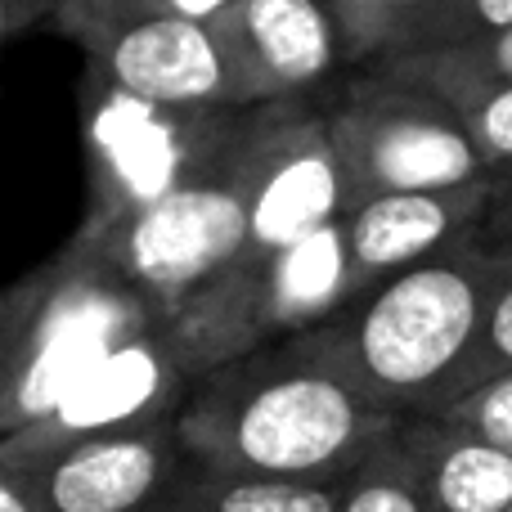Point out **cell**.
<instances>
[{
	"label": "cell",
	"mask_w": 512,
	"mask_h": 512,
	"mask_svg": "<svg viewBox=\"0 0 512 512\" xmlns=\"http://www.w3.org/2000/svg\"><path fill=\"white\" fill-rule=\"evenodd\" d=\"M176 427L207 468L270 481H342L396 432L400 414L364 396L301 333L198 378Z\"/></svg>",
	"instance_id": "6da1fadb"
},
{
	"label": "cell",
	"mask_w": 512,
	"mask_h": 512,
	"mask_svg": "<svg viewBox=\"0 0 512 512\" xmlns=\"http://www.w3.org/2000/svg\"><path fill=\"white\" fill-rule=\"evenodd\" d=\"M504 252L481 234L373 283L342 315L310 328V346L382 409L441 414L454 373L481 333Z\"/></svg>",
	"instance_id": "7a4b0ae2"
},
{
	"label": "cell",
	"mask_w": 512,
	"mask_h": 512,
	"mask_svg": "<svg viewBox=\"0 0 512 512\" xmlns=\"http://www.w3.org/2000/svg\"><path fill=\"white\" fill-rule=\"evenodd\" d=\"M158 324L167 315L72 234L0 306V436L41 423L95 364Z\"/></svg>",
	"instance_id": "3957f363"
},
{
	"label": "cell",
	"mask_w": 512,
	"mask_h": 512,
	"mask_svg": "<svg viewBox=\"0 0 512 512\" xmlns=\"http://www.w3.org/2000/svg\"><path fill=\"white\" fill-rule=\"evenodd\" d=\"M256 104H153L86 72L81 140L90 171L86 221H117L176 189L239 167Z\"/></svg>",
	"instance_id": "277c9868"
},
{
	"label": "cell",
	"mask_w": 512,
	"mask_h": 512,
	"mask_svg": "<svg viewBox=\"0 0 512 512\" xmlns=\"http://www.w3.org/2000/svg\"><path fill=\"white\" fill-rule=\"evenodd\" d=\"M360 297L355 265L346 248V225L333 221L279 252H248L198 288L167 319L194 378L261 346L288 342L328 324Z\"/></svg>",
	"instance_id": "5b68a950"
},
{
	"label": "cell",
	"mask_w": 512,
	"mask_h": 512,
	"mask_svg": "<svg viewBox=\"0 0 512 512\" xmlns=\"http://www.w3.org/2000/svg\"><path fill=\"white\" fill-rule=\"evenodd\" d=\"M328 122L351 207L382 194L454 189L490 176L463 117L436 90L382 68H351L328 90Z\"/></svg>",
	"instance_id": "8992f818"
},
{
	"label": "cell",
	"mask_w": 512,
	"mask_h": 512,
	"mask_svg": "<svg viewBox=\"0 0 512 512\" xmlns=\"http://www.w3.org/2000/svg\"><path fill=\"white\" fill-rule=\"evenodd\" d=\"M77 239L171 319L198 288L248 256L252 221L239 167L176 189L144 212L81 221Z\"/></svg>",
	"instance_id": "52a82bcc"
},
{
	"label": "cell",
	"mask_w": 512,
	"mask_h": 512,
	"mask_svg": "<svg viewBox=\"0 0 512 512\" xmlns=\"http://www.w3.org/2000/svg\"><path fill=\"white\" fill-rule=\"evenodd\" d=\"M81 45L86 72L153 104H239L234 68L212 23L162 0H68L54 18Z\"/></svg>",
	"instance_id": "ba28073f"
},
{
	"label": "cell",
	"mask_w": 512,
	"mask_h": 512,
	"mask_svg": "<svg viewBox=\"0 0 512 512\" xmlns=\"http://www.w3.org/2000/svg\"><path fill=\"white\" fill-rule=\"evenodd\" d=\"M328 90L256 104L252 140L239 162L252 221L248 252L256 256L288 248L351 212V189L328 122Z\"/></svg>",
	"instance_id": "9c48e42d"
},
{
	"label": "cell",
	"mask_w": 512,
	"mask_h": 512,
	"mask_svg": "<svg viewBox=\"0 0 512 512\" xmlns=\"http://www.w3.org/2000/svg\"><path fill=\"white\" fill-rule=\"evenodd\" d=\"M194 387L198 378L180 355L171 328L158 324L95 364L41 423L0 436V468H36L72 445L176 423Z\"/></svg>",
	"instance_id": "30bf717a"
},
{
	"label": "cell",
	"mask_w": 512,
	"mask_h": 512,
	"mask_svg": "<svg viewBox=\"0 0 512 512\" xmlns=\"http://www.w3.org/2000/svg\"><path fill=\"white\" fill-rule=\"evenodd\" d=\"M239 104L319 95L351 72L333 0H239L221 23Z\"/></svg>",
	"instance_id": "8fae6325"
},
{
	"label": "cell",
	"mask_w": 512,
	"mask_h": 512,
	"mask_svg": "<svg viewBox=\"0 0 512 512\" xmlns=\"http://www.w3.org/2000/svg\"><path fill=\"white\" fill-rule=\"evenodd\" d=\"M194 463L176 423L86 441L36 468L32 481L41 512H153Z\"/></svg>",
	"instance_id": "7c38bea8"
},
{
	"label": "cell",
	"mask_w": 512,
	"mask_h": 512,
	"mask_svg": "<svg viewBox=\"0 0 512 512\" xmlns=\"http://www.w3.org/2000/svg\"><path fill=\"white\" fill-rule=\"evenodd\" d=\"M486 207H490V176L454 189L382 194L355 203L342 216L346 248H351V265H355V288L369 292L373 283L481 234Z\"/></svg>",
	"instance_id": "4fadbf2b"
},
{
	"label": "cell",
	"mask_w": 512,
	"mask_h": 512,
	"mask_svg": "<svg viewBox=\"0 0 512 512\" xmlns=\"http://www.w3.org/2000/svg\"><path fill=\"white\" fill-rule=\"evenodd\" d=\"M400 445L414 459L432 512H512V454L436 414L400 418Z\"/></svg>",
	"instance_id": "5bb4252c"
},
{
	"label": "cell",
	"mask_w": 512,
	"mask_h": 512,
	"mask_svg": "<svg viewBox=\"0 0 512 512\" xmlns=\"http://www.w3.org/2000/svg\"><path fill=\"white\" fill-rule=\"evenodd\" d=\"M153 512H337V481H270L189 463Z\"/></svg>",
	"instance_id": "9a60e30c"
},
{
	"label": "cell",
	"mask_w": 512,
	"mask_h": 512,
	"mask_svg": "<svg viewBox=\"0 0 512 512\" xmlns=\"http://www.w3.org/2000/svg\"><path fill=\"white\" fill-rule=\"evenodd\" d=\"M337 512H432L414 459L400 445V427L337 481Z\"/></svg>",
	"instance_id": "2e32d148"
},
{
	"label": "cell",
	"mask_w": 512,
	"mask_h": 512,
	"mask_svg": "<svg viewBox=\"0 0 512 512\" xmlns=\"http://www.w3.org/2000/svg\"><path fill=\"white\" fill-rule=\"evenodd\" d=\"M364 68L396 72V77H409L432 90L512 86V27L508 32H495V36H481V41H472V45H454V50L382 59V63H364Z\"/></svg>",
	"instance_id": "e0dca14e"
},
{
	"label": "cell",
	"mask_w": 512,
	"mask_h": 512,
	"mask_svg": "<svg viewBox=\"0 0 512 512\" xmlns=\"http://www.w3.org/2000/svg\"><path fill=\"white\" fill-rule=\"evenodd\" d=\"M512 27V0H436L432 9L400 27L382 59H409V54H436L454 45H472L481 36H495ZM373 59V63H382Z\"/></svg>",
	"instance_id": "ac0fdd59"
},
{
	"label": "cell",
	"mask_w": 512,
	"mask_h": 512,
	"mask_svg": "<svg viewBox=\"0 0 512 512\" xmlns=\"http://www.w3.org/2000/svg\"><path fill=\"white\" fill-rule=\"evenodd\" d=\"M508 373H512V252H504V265H499V279H495V292H490L486 319H481V333H477V342H472L463 369L454 373L450 396H445L441 409L459 405L463 396H472V391L508 378Z\"/></svg>",
	"instance_id": "d6986e66"
},
{
	"label": "cell",
	"mask_w": 512,
	"mask_h": 512,
	"mask_svg": "<svg viewBox=\"0 0 512 512\" xmlns=\"http://www.w3.org/2000/svg\"><path fill=\"white\" fill-rule=\"evenodd\" d=\"M432 5L436 0H333L346 36V63L364 68V63L382 59L387 45L400 36V27L414 23Z\"/></svg>",
	"instance_id": "ffe728a7"
},
{
	"label": "cell",
	"mask_w": 512,
	"mask_h": 512,
	"mask_svg": "<svg viewBox=\"0 0 512 512\" xmlns=\"http://www.w3.org/2000/svg\"><path fill=\"white\" fill-rule=\"evenodd\" d=\"M432 90V86H427ZM454 104V113L463 117L477 153L486 158V167H508L512 162V86H468V90H436Z\"/></svg>",
	"instance_id": "44dd1931"
},
{
	"label": "cell",
	"mask_w": 512,
	"mask_h": 512,
	"mask_svg": "<svg viewBox=\"0 0 512 512\" xmlns=\"http://www.w3.org/2000/svg\"><path fill=\"white\" fill-rule=\"evenodd\" d=\"M436 418H445V423L463 427V432L481 436V441L499 445V450L512 454V373L499 382H490V387L472 391V396H463L459 405L441 409Z\"/></svg>",
	"instance_id": "7402d4cb"
},
{
	"label": "cell",
	"mask_w": 512,
	"mask_h": 512,
	"mask_svg": "<svg viewBox=\"0 0 512 512\" xmlns=\"http://www.w3.org/2000/svg\"><path fill=\"white\" fill-rule=\"evenodd\" d=\"M481 243L495 252H512V162L490 171V207L481 221Z\"/></svg>",
	"instance_id": "603a6c76"
},
{
	"label": "cell",
	"mask_w": 512,
	"mask_h": 512,
	"mask_svg": "<svg viewBox=\"0 0 512 512\" xmlns=\"http://www.w3.org/2000/svg\"><path fill=\"white\" fill-rule=\"evenodd\" d=\"M63 5L68 0H0V32H5V41H18L41 18H59Z\"/></svg>",
	"instance_id": "cb8c5ba5"
},
{
	"label": "cell",
	"mask_w": 512,
	"mask_h": 512,
	"mask_svg": "<svg viewBox=\"0 0 512 512\" xmlns=\"http://www.w3.org/2000/svg\"><path fill=\"white\" fill-rule=\"evenodd\" d=\"M0 512H41L32 495V481L18 468H0Z\"/></svg>",
	"instance_id": "d4e9b609"
},
{
	"label": "cell",
	"mask_w": 512,
	"mask_h": 512,
	"mask_svg": "<svg viewBox=\"0 0 512 512\" xmlns=\"http://www.w3.org/2000/svg\"><path fill=\"white\" fill-rule=\"evenodd\" d=\"M162 5L176 9V14H185V18H194V23H221L239 0H162Z\"/></svg>",
	"instance_id": "484cf974"
}]
</instances>
